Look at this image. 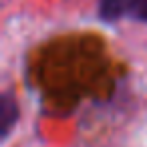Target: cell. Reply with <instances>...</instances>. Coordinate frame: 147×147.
Masks as SVG:
<instances>
[{
    "label": "cell",
    "instance_id": "obj_1",
    "mask_svg": "<svg viewBox=\"0 0 147 147\" xmlns=\"http://www.w3.org/2000/svg\"><path fill=\"white\" fill-rule=\"evenodd\" d=\"M20 117V109H18V101L10 91H4L0 95V137L2 141H6L12 133V129L16 127Z\"/></svg>",
    "mask_w": 147,
    "mask_h": 147
},
{
    "label": "cell",
    "instance_id": "obj_2",
    "mask_svg": "<svg viewBox=\"0 0 147 147\" xmlns=\"http://www.w3.org/2000/svg\"><path fill=\"white\" fill-rule=\"evenodd\" d=\"M131 0H99V18L103 22H117L129 12Z\"/></svg>",
    "mask_w": 147,
    "mask_h": 147
},
{
    "label": "cell",
    "instance_id": "obj_3",
    "mask_svg": "<svg viewBox=\"0 0 147 147\" xmlns=\"http://www.w3.org/2000/svg\"><path fill=\"white\" fill-rule=\"evenodd\" d=\"M127 16L139 22H147V0H131Z\"/></svg>",
    "mask_w": 147,
    "mask_h": 147
}]
</instances>
